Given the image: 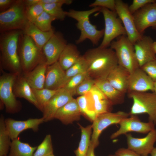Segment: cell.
<instances>
[{"label": "cell", "instance_id": "1", "mask_svg": "<svg viewBox=\"0 0 156 156\" xmlns=\"http://www.w3.org/2000/svg\"><path fill=\"white\" fill-rule=\"evenodd\" d=\"M88 66L87 72L95 80L106 79L118 64L114 51L110 48L98 47L89 49L83 55Z\"/></svg>", "mask_w": 156, "mask_h": 156}, {"label": "cell", "instance_id": "2", "mask_svg": "<svg viewBox=\"0 0 156 156\" xmlns=\"http://www.w3.org/2000/svg\"><path fill=\"white\" fill-rule=\"evenodd\" d=\"M15 30L1 33L0 39L1 69L20 75L23 73L18 52L19 38L23 31Z\"/></svg>", "mask_w": 156, "mask_h": 156}, {"label": "cell", "instance_id": "3", "mask_svg": "<svg viewBox=\"0 0 156 156\" xmlns=\"http://www.w3.org/2000/svg\"><path fill=\"white\" fill-rule=\"evenodd\" d=\"M101 7H97L90 10L79 11L70 9L65 11L66 16L75 20L77 21L76 26L81 32L76 43L80 44L86 39L89 40L94 45H96L103 36L104 29L98 30L96 26L92 24L89 16L93 13L99 11Z\"/></svg>", "mask_w": 156, "mask_h": 156}, {"label": "cell", "instance_id": "4", "mask_svg": "<svg viewBox=\"0 0 156 156\" xmlns=\"http://www.w3.org/2000/svg\"><path fill=\"white\" fill-rule=\"evenodd\" d=\"M26 7L23 0H15L6 10L0 13V31L24 29L29 21L25 14Z\"/></svg>", "mask_w": 156, "mask_h": 156}, {"label": "cell", "instance_id": "5", "mask_svg": "<svg viewBox=\"0 0 156 156\" xmlns=\"http://www.w3.org/2000/svg\"><path fill=\"white\" fill-rule=\"evenodd\" d=\"M110 48L115 51L118 64L130 73L140 68L137 61L133 44L126 35L121 36L113 40Z\"/></svg>", "mask_w": 156, "mask_h": 156}, {"label": "cell", "instance_id": "6", "mask_svg": "<svg viewBox=\"0 0 156 156\" xmlns=\"http://www.w3.org/2000/svg\"><path fill=\"white\" fill-rule=\"evenodd\" d=\"M23 36L18 52L23 73H25L32 70L46 59L42 50L32 39L26 35Z\"/></svg>", "mask_w": 156, "mask_h": 156}, {"label": "cell", "instance_id": "7", "mask_svg": "<svg viewBox=\"0 0 156 156\" xmlns=\"http://www.w3.org/2000/svg\"><path fill=\"white\" fill-rule=\"evenodd\" d=\"M0 77V102L4 104L7 112L14 114L19 112L22 105L17 100L13 92V86L18 75L8 73L1 69Z\"/></svg>", "mask_w": 156, "mask_h": 156}, {"label": "cell", "instance_id": "8", "mask_svg": "<svg viewBox=\"0 0 156 156\" xmlns=\"http://www.w3.org/2000/svg\"><path fill=\"white\" fill-rule=\"evenodd\" d=\"M128 93L129 97L133 101L129 115L147 114L149 121L156 125V94L147 92Z\"/></svg>", "mask_w": 156, "mask_h": 156}, {"label": "cell", "instance_id": "9", "mask_svg": "<svg viewBox=\"0 0 156 156\" xmlns=\"http://www.w3.org/2000/svg\"><path fill=\"white\" fill-rule=\"evenodd\" d=\"M100 12L103 16L105 27L103 39L99 47L106 48L114 39L126 35V33L116 12L102 7Z\"/></svg>", "mask_w": 156, "mask_h": 156}, {"label": "cell", "instance_id": "10", "mask_svg": "<svg viewBox=\"0 0 156 156\" xmlns=\"http://www.w3.org/2000/svg\"><path fill=\"white\" fill-rule=\"evenodd\" d=\"M129 116V113L122 111L108 112L97 116L92 125L91 143L95 148L99 144V137L103 130L111 125L119 124L122 119Z\"/></svg>", "mask_w": 156, "mask_h": 156}, {"label": "cell", "instance_id": "11", "mask_svg": "<svg viewBox=\"0 0 156 156\" xmlns=\"http://www.w3.org/2000/svg\"><path fill=\"white\" fill-rule=\"evenodd\" d=\"M129 116L130 117L122 119L120 122L119 128L111 135V139H114L122 135H125L131 132L146 134L155 129V125L153 123L149 121L142 122L137 115Z\"/></svg>", "mask_w": 156, "mask_h": 156}, {"label": "cell", "instance_id": "12", "mask_svg": "<svg viewBox=\"0 0 156 156\" xmlns=\"http://www.w3.org/2000/svg\"><path fill=\"white\" fill-rule=\"evenodd\" d=\"M116 12L122 22L127 36L133 44L143 35L140 34L138 31L133 14L129 10V6L121 0H116Z\"/></svg>", "mask_w": 156, "mask_h": 156}, {"label": "cell", "instance_id": "13", "mask_svg": "<svg viewBox=\"0 0 156 156\" xmlns=\"http://www.w3.org/2000/svg\"><path fill=\"white\" fill-rule=\"evenodd\" d=\"M128 148L135 152L140 156H148L154 148L156 142V129L149 132L145 137L136 138L130 133L125 134Z\"/></svg>", "mask_w": 156, "mask_h": 156}, {"label": "cell", "instance_id": "14", "mask_svg": "<svg viewBox=\"0 0 156 156\" xmlns=\"http://www.w3.org/2000/svg\"><path fill=\"white\" fill-rule=\"evenodd\" d=\"M67 44L61 33H54L42 49L48 66L58 61L61 54Z\"/></svg>", "mask_w": 156, "mask_h": 156}, {"label": "cell", "instance_id": "15", "mask_svg": "<svg viewBox=\"0 0 156 156\" xmlns=\"http://www.w3.org/2000/svg\"><path fill=\"white\" fill-rule=\"evenodd\" d=\"M133 14L138 31L143 35L147 28L156 27V1L147 4Z\"/></svg>", "mask_w": 156, "mask_h": 156}, {"label": "cell", "instance_id": "16", "mask_svg": "<svg viewBox=\"0 0 156 156\" xmlns=\"http://www.w3.org/2000/svg\"><path fill=\"white\" fill-rule=\"evenodd\" d=\"M85 96L89 109L94 112L96 116L111 112L113 105L95 85Z\"/></svg>", "mask_w": 156, "mask_h": 156}, {"label": "cell", "instance_id": "17", "mask_svg": "<svg viewBox=\"0 0 156 156\" xmlns=\"http://www.w3.org/2000/svg\"><path fill=\"white\" fill-rule=\"evenodd\" d=\"M44 122L43 117L25 120H18L10 118L5 120L6 127L12 140L18 138L19 134L26 130L30 129L34 131H37L40 125Z\"/></svg>", "mask_w": 156, "mask_h": 156}, {"label": "cell", "instance_id": "18", "mask_svg": "<svg viewBox=\"0 0 156 156\" xmlns=\"http://www.w3.org/2000/svg\"><path fill=\"white\" fill-rule=\"evenodd\" d=\"M154 82L139 68L130 73L128 83V93L132 92H153Z\"/></svg>", "mask_w": 156, "mask_h": 156}, {"label": "cell", "instance_id": "19", "mask_svg": "<svg viewBox=\"0 0 156 156\" xmlns=\"http://www.w3.org/2000/svg\"><path fill=\"white\" fill-rule=\"evenodd\" d=\"M73 98V96L66 90L60 88L43 110L42 117L44 122L54 119L57 111Z\"/></svg>", "mask_w": 156, "mask_h": 156}, {"label": "cell", "instance_id": "20", "mask_svg": "<svg viewBox=\"0 0 156 156\" xmlns=\"http://www.w3.org/2000/svg\"><path fill=\"white\" fill-rule=\"evenodd\" d=\"M153 42L150 36L143 35L133 44L136 58L140 68L156 59L152 48Z\"/></svg>", "mask_w": 156, "mask_h": 156}, {"label": "cell", "instance_id": "21", "mask_svg": "<svg viewBox=\"0 0 156 156\" xmlns=\"http://www.w3.org/2000/svg\"><path fill=\"white\" fill-rule=\"evenodd\" d=\"M81 115L76 99L73 98L57 111L54 119L67 125L79 120Z\"/></svg>", "mask_w": 156, "mask_h": 156}, {"label": "cell", "instance_id": "22", "mask_svg": "<svg viewBox=\"0 0 156 156\" xmlns=\"http://www.w3.org/2000/svg\"><path fill=\"white\" fill-rule=\"evenodd\" d=\"M65 71L58 61L48 66L46 73L44 88L52 90L61 88Z\"/></svg>", "mask_w": 156, "mask_h": 156}, {"label": "cell", "instance_id": "23", "mask_svg": "<svg viewBox=\"0 0 156 156\" xmlns=\"http://www.w3.org/2000/svg\"><path fill=\"white\" fill-rule=\"evenodd\" d=\"M13 92L16 97L25 99L42 112V109L37 101L32 89L23 73L18 75L14 85Z\"/></svg>", "mask_w": 156, "mask_h": 156}, {"label": "cell", "instance_id": "24", "mask_svg": "<svg viewBox=\"0 0 156 156\" xmlns=\"http://www.w3.org/2000/svg\"><path fill=\"white\" fill-rule=\"evenodd\" d=\"M129 75L127 70L118 64L110 72L107 79L115 88L125 94L128 91Z\"/></svg>", "mask_w": 156, "mask_h": 156}, {"label": "cell", "instance_id": "25", "mask_svg": "<svg viewBox=\"0 0 156 156\" xmlns=\"http://www.w3.org/2000/svg\"><path fill=\"white\" fill-rule=\"evenodd\" d=\"M48 66L45 60L32 70L23 74L32 89H40L44 88L45 75Z\"/></svg>", "mask_w": 156, "mask_h": 156}, {"label": "cell", "instance_id": "26", "mask_svg": "<svg viewBox=\"0 0 156 156\" xmlns=\"http://www.w3.org/2000/svg\"><path fill=\"white\" fill-rule=\"evenodd\" d=\"M95 85L105 95L113 105L122 104L125 94L119 91L109 83L107 79L95 80Z\"/></svg>", "mask_w": 156, "mask_h": 156}, {"label": "cell", "instance_id": "27", "mask_svg": "<svg viewBox=\"0 0 156 156\" xmlns=\"http://www.w3.org/2000/svg\"><path fill=\"white\" fill-rule=\"evenodd\" d=\"M23 31L24 34L30 37L37 47L42 50L44 46L55 33L53 30L43 31L29 21Z\"/></svg>", "mask_w": 156, "mask_h": 156}, {"label": "cell", "instance_id": "28", "mask_svg": "<svg viewBox=\"0 0 156 156\" xmlns=\"http://www.w3.org/2000/svg\"><path fill=\"white\" fill-rule=\"evenodd\" d=\"M81 56L77 46L73 43H69L63 51L58 61L65 71L74 64Z\"/></svg>", "mask_w": 156, "mask_h": 156}, {"label": "cell", "instance_id": "29", "mask_svg": "<svg viewBox=\"0 0 156 156\" xmlns=\"http://www.w3.org/2000/svg\"><path fill=\"white\" fill-rule=\"evenodd\" d=\"M37 146L22 142L18 138L12 140L8 156H34Z\"/></svg>", "mask_w": 156, "mask_h": 156}, {"label": "cell", "instance_id": "30", "mask_svg": "<svg viewBox=\"0 0 156 156\" xmlns=\"http://www.w3.org/2000/svg\"><path fill=\"white\" fill-rule=\"evenodd\" d=\"M81 132V138L78 148L74 151L76 156H86L91 143L92 125L83 127L78 123Z\"/></svg>", "mask_w": 156, "mask_h": 156}, {"label": "cell", "instance_id": "31", "mask_svg": "<svg viewBox=\"0 0 156 156\" xmlns=\"http://www.w3.org/2000/svg\"><path fill=\"white\" fill-rule=\"evenodd\" d=\"M87 64L86 59L83 55L81 56L74 64L65 71V76L61 88H62L72 77L79 74L87 72Z\"/></svg>", "mask_w": 156, "mask_h": 156}, {"label": "cell", "instance_id": "32", "mask_svg": "<svg viewBox=\"0 0 156 156\" xmlns=\"http://www.w3.org/2000/svg\"><path fill=\"white\" fill-rule=\"evenodd\" d=\"M10 139L6 127L4 116L1 114L0 118V156L7 155L10 149Z\"/></svg>", "mask_w": 156, "mask_h": 156}, {"label": "cell", "instance_id": "33", "mask_svg": "<svg viewBox=\"0 0 156 156\" xmlns=\"http://www.w3.org/2000/svg\"><path fill=\"white\" fill-rule=\"evenodd\" d=\"M59 89L52 90L44 88L40 89H32L37 101L42 109V112L49 100Z\"/></svg>", "mask_w": 156, "mask_h": 156}, {"label": "cell", "instance_id": "34", "mask_svg": "<svg viewBox=\"0 0 156 156\" xmlns=\"http://www.w3.org/2000/svg\"><path fill=\"white\" fill-rule=\"evenodd\" d=\"M56 19L55 18L44 11L33 23L42 31H48L53 30L51 23Z\"/></svg>", "mask_w": 156, "mask_h": 156}, {"label": "cell", "instance_id": "35", "mask_svg": "<svg viewBox=\"0 0 156 156\" xmlns=\"http://www.w3.org/2000/svg\"><path fill=\"white\" fill-rule=\"evenodd\" d=\"M64 3L44 4V11L55 18L56 19L64 20L66 16L65 11L63 10L62 6Z\"/></svg>", "mask_w": 156, "mask_h": 156}, {"label": "cell", "instance_id": "36", "mask_svg": "<svg viewBox=\"0 0 156 156\" xmlns=\"http://www.w3.org/2000/svg\"><path fill=\"white\" fill-rule=\"evenodd\" d=\"M51 135L47 134L39 144L34 154V156H47L53 153Z\"/></svg>", "mask_w": 156, "mask_h": 156}, {"label": "cell", "instance_id": "37", "mask_svg": "<svg viewBox=\"0 0 156 156\" xmlns=\"http://www.w3.org/2000/svg\"><path fill=\"white\" fill-rule=\"evenodd\" d=\"M88 75L87 72H85L74 76L66 82L62 88L66 90L73 96L76 94V90L79 85Z\"/></svg>", "mask_w": 156, "mask_h": 156}, {"label": "cell", "instance_id": "38", "mask_svg": "<svg viewBox=\"0 0 156 156\" xmlns=\"http://www.w3.org/2000/svg\"><path fill=\"white\" fill-rule=\"evenodd\" d=\"M76 99L81 114L83 115L90 121L93 122L96 118V115L94 112L89 109L85 95L80 96Z\"/></svg>", "mask_w": 156, "mask_h": 156}, {"label": "cell", "instance_id": "39", "mask_svg": "<svg viewBox=\"0 0 156 156\" xmlns=\"http://www.w3.org/2000/svg\"><path fill=\"white\" fill-rule=\"evenodd\" d=\"M44 11L43 5L40 1L34 5L25 8L26 17L29 21L33 23Z\"/></svg>", "mask_w": 156, "mask_h": 156}, {"label": "cell", "instance_id": "40", "mask_svg": "<svg viewBox=\"0 0 156 156\" xmlns=\"http://www.w3.org/2000/svg\"><path fill=\"white\" fill-rule=\"evenodd\" d=\"M95 80L88 75L77 88L76 94L84 95L89 92L95 85Z\"/></svg>", "mask_w": 156, "mask_h": 156}, {"label": "cell", "instance_id": "41", "mask_svg": "<svg viewBox=\"0 0 156 156\" xmlns=\"http://www.w3.org/2000/svg\"><path fill=\"white\" fill-rule=\"evenodd\" d=\"M140 68L154 82H156V59L147 63Z\"/></svg>", "mask_w": 156, "mask_h": 156}, {"label": "cell", "instance_id": "42", "mask_svg": "<svg viewBox=\"0 0 156 156\" xmlns=\"http://www.w3.org/2000/svg\"><path fill=\"white\" fill-rule=\"evenodd\" d=\"M89 6L93 8L101 7L116 12V0H96Z\"/></svg>", "mask_w": 156, "mask_h": 156}, {"label": "cell", "instance_id": "43", "mask_svg": "<svg viewBox=\"0 0 156 156\" xmlns=\"http://www.w3.org/2000/svg\"><path fill=\"white\" fill-rule=\"evenodd\" d=\"M156 1L155 0H133L132 4L129 6V9L130 12L133 14L147 4Z\"/></svg>", "mask_w": 156, "mask_h": 156}, {"label": "cell", "instance_id": "44", "mask_svg": "<svg viewBox=\"0 0 156 156\" xmlns=\"http://www.w3.org/2000/svg\"><path fill=\"white\" fill-rule=\"evenodd\" d=\"M116 156H140L133 151L127 148H121L115 153Z\"/></svg>", "mask_w": 156, "mask_h": 156}, {"label": "cell", "instance_id": "45", "mask_svg": "<svg viewBox=\"0 0 156 156\" xmlns=\"http://www.w3.org/2000/svg\"><path fill=\"white\" fill-rule=\"evenodd\" d=\"M15 0H0V10L1 12L8 9Z\"/></svg>", "mask_w": 156, "mask_h": 156}, {"label": "cell", "instance_id": "46", "mask_svg": "<svg viewBox=\"0 0 156 156\" xmlns=\"http://www.w3.org/2000/svg\"><path fill=\"white\" fill-rule=\"evenodd\" d=\"M40 2L42 4H47L59 3H64L65 4H71L73 0H40Z\"/></svg>", "mask_w": 156, "mask_h": 156}, {"label": "cell", "instance_id": "47", "mask_svg": "<svg viewBox=\"0 0 156 156\" xmlns=\"http://www.w3.org/2000/svg\"><path fill=\"white\" fill-rule=\"evenodd\" d=\"M40 0H23L26 7H28L34 5L40 2Z\"/></svg>", "mask_w": 156, "mask_h": 156}, {"label": "cell", "instance_id": "48", "mask_svg": "<svg viewBox=\"0 0 156 156\" xmlns=\"http://www.w3.org/2000/svg\"><path fill=\"white\" fill-rule=\"evenodd\" d=\"M95 148V147L90 143L86 156H95L94 152V149Z\"/></svg>", "mask_w": 156, "mask_h": 156}, {"label": "cell", "instance_id": "49", "mask_svg": "<svg viewBox=\"0 0 156 156\" xmlns=\"http://www.w3.org/2000/svg\"><path fill=\"white\" fill-rule=\"evenodd\" d=\"M152 48L154 53L156 54V41H154L152 44Z\"/></svg>", "mask_w": 156, "mask_h": 156}, {"label": "cell", "instance_id": "50", "mask_svg": "<svg viewBox=\"0 0 156 156\" xmlns=\"http://www.w3.org/2000/svg\"><path fill=\"white\" fill-rule=\"evenodd\" d=\"M150 154L151 156H156V147H154Z\"/></svg>", "mask_w": 156, "mask_h": 156}, {"label": "cell", "instance_id": "51", "mask_svg": "<svg viewBox=\"0 0 156 156\" xmlns=\"http://www.w3.org/2000/svg\"><path fill=\"white\" fill-rule=\"evenodd\" d=\"M153 92L156 94V82H154Z\"/></svg>", "mask_w": 156, "mask_h": 156}, {"label": "cell", "instance_id": "52", "mask_svg": "<svg viewBox=\"0 0 156 156\" xmlns=\"http://www.w3.org/2000/svg\"><path fill=\"white\" fill-rule=\"evenodd\" d=\"M47 156H55L53 153L50 154Z\"/></svg>", "mask_w": 156, "mask_h": 156}, {"label": "cell", "instance_id": "53", "mask_svg": "<svg viewBox=\"0 0 156 156\" xmlns=\"http://www.w3.org/2000/svg\"><path fill=\"white\" fill-rule=\"evenodd\" d=\"M108 156H116L115 154L114 155H110Z\"/></svg>", "mask_w": 156, "mask_h": 156}, {"label": "cell", "instance_id": "54", "mask_svg": "<svg viewBox=\"0 0 156 156\" xmlns=\"http://www.w3.org/2000/svg\"><path fill=\"white\" fill-rule=\"evenodd\" d=\"M153 28L155 29H156V27H154Z\"/></svg>", "mask_w": 156, "mask_h": 156}, {"label": "cell", "instance_id": "55", "mask_svg": "<svg viewBox=\"0 0 156 156\" xmlns=\"http://www.w3.org/2000/svg\"><path fill=\"white\" fill-rule=\"evenodd\" d=\"M5 156H8V155H5Z\"/></svg>", "mask_w": 156, "mask_h": 156}]
</instances>
